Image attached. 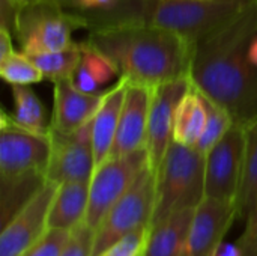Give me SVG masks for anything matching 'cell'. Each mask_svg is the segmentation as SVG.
Returning <instances> with one entry per match:
<instances>
[{
	"instance_id": "cell-1",
	"label": "cell",
	"mask_w": 257,
	"mask_h": 256,
	"mask_svg": "<svg viewBox=\"0 0 257 256\" xmlns=\"http://www.w3.org/2000/svg\"><path fill=\"white\" fill-rule=\"evenodd\" d=\"M256 35L257 6L248 0L235 18L196 42L190 72L191 83L241 125L257 118V66L248 57Z\"/></svg>"
},
{
	"instance_id": "cell-2",
	"label": "cell",
	"mask_w": 257,
	"mask_h": 256,
	"mask_svg": "<svg viewBox=\"0 0 257 256\" xmlns=\"http://www.w3.org/2000/svg\"><path fill=\"white\" fill-rule=\"evenodd\" d=\"M86 41L113 60L119 75L148 86L190 77L196 47L176 32L148 26L90 30Z\"/></svg>"
},
{
	"instance_id": "cell-3",
	"label": "cell",
	"mask_w": 257,
	"mask_h": 256,
	"mask_svg": "<svg viewBox=\"0 0 257 256\" xmlns=\"http://www.w3.org/2000/svg\"><path fill=\"white\" fill-rule=\"evenodd\" d=\"M248 0H114L98 9H78L87 30L148 26L176 32L193 42L209 36L235 18Z\"/></svg>"
},
{
	"instance_id": "cell-4",
	"label": "cell",
	"mask_w": 257,
	"mask_h": 256,
	"mask_svg": "<svg viewBox=\"0 0 257 256\" xmlns=\"http://www.w3.org/2000/svg\"><path fill=\"white\" fill-rule=\"evenodd\" d=\"M205 154L173 140L157 169V205L151 226L176 211L196 208L205 199Z\"/></svg>"
},
{
	"instance_id": "cell-5",
	"label": "cell",
	"mask_w": 257,
	"mask_h": 256,
	"mask_svg": "<svg viewBox=\"0 0 257 256\" xmlns=\"http://www.w3.org/2000/svg\"><path fill=\"white\" fill-rule=\"evenodd\" d=\"M77 29H87L81 12L53 3L17 8L11 20V30L21 51L29 56L71 45L72 33Z\"/></svg>"
},
{
	"instance_id": "cell-6",
	"label": "cell",
	"mask_w": 257,
	"mask_h": 256,
	"mask_svg": "<svg viewBox=\"0 0 257 256\" xmlns=\"http://www.w3.org/2000/svg\"><path fill=\"white\" fill-rule=\"evenodd\" d=\"M157 205V170L148 164L128 192L111 207L95 232L93 256H99L126 234L151 228Z\"/></svg>"
},
{
	"instance_id": "cell-7",
	"label": "cell",
	"mask_w": 257,
	"mask_h": 256,
	"mask_svg": "<svg viewBox=\"0 0 257 256\" xmlns=\"http://www.w3.org/2000/svg\"><path fill=\"white\" fill-rule=\"evenodd\" d=\"M148 164L149 154L143 148L120 157H108L96 166L89 183V205L84 223L96 231L111 207L128 192Z\"/></svg>"
},
{
	"instance_id": "cell-8",
	"label": "cell",
	"mask_w": 257,
	"mask_h": 256,
	"mask_svg": "<svg viewBox=\"0 0 257 256\" xmlns=\"http://www.w3.org/2000/svg\"><path fill=\"white\" fill-rule=\"evenodd\" d=\"M51 154L48 134H36L17 125L11 113L0 112V175L14 181L29 175H44Z\"/></svg>"
},
{
	"instance_id": "cell-9",
	"label": "cell",
	"mask_w": 257,
	"mask_h": 256,
	"mask_svg": "<svg viewBox=\"0 0 257 256\" xmlns=\"http://www.w3.org/2000/svg\"><path fill=\"white\" fill-rule=\"evenodd\" d=\"M244 125L233 124L205 155V198L230 201L236 204L244 170Z\"/></svg>"
},
{
	"instance_id": "cell-10",
	"label": "cell",
	"mask_w": 257,
	"mask_h": 256,
	"mask_svg": "<svg viewBox=\"0 0 257 256\" xmlns=\"http://www.w3.org/2000/svg\"><path fill=\"white\" fill-rule=\"evenodd\" d=\"M50 140L51 154L45 169V180L57 186L72 181L90 183L95 170L92 121L71 134L51 128Z\"/></svg>"
},
{
	"instance_id": "cell-11",
	"label": "cell",
	"mask_w": 257,
	"mask_h": 256,
	"mask_svg": "<svg viewBox=\"0 0 257 256\" xmlns=\"http://www.w3.org/2000/svg\"><path fill=\"white\" fill-rule=\"evenodd\" d=\"M57 184L47 181L2 228L0 256H21L48 229V216Z\"/></svg>"
},
{
	"instance_id": "cell-12",
	"label": "cell",
	"mask_w": 257,
	"mask_h": 256,
	"mask_svg": "<svg viewBox=\"0 0 257 256\" xmlns=\"http://www.w3.org/2000/svg\"><path fill=\"white\" fill-rule=\"evenodd\" d=\"M190 83V77H185L161 83L154 89L148 121L146 149L149 154V164L155 170L175 140L176 110L181 100L188 92Z\"/></svg>"
},
{
	"instance_id": "cell-13",
	"label": "cell",
	"mask_w": 257,
	"mask_h": 256,
	"mask_svg": "<svg viewBox=\"0 0 257 256\" xmlns=\"http://www.w3.org/2000/svg\"><path fill=\"white\" fill-rule=\"evenodd\" d=\"M235 219V202L205 198L194 210L185 256H214Z\"/></svg>"
},
{
	"instance_id": "cell-14",
	"label": "cell",
	"mask_w": 257,
	"mask_h": 256,
	"mask_svg": "<svg viewBox=\"0 0 257 256\" xmlns=\"http://www.w3.org/2000/svg\"><path fill=\"white\" fill-rule=\"evenodd\" d=\"M155 86L130 80L114 143L108 157H120L146 148L148 121Z\"/></svg>"
},
{
	"instance_id": "cell-15",
	"label": "cell",
	"mask_w": 257,
	"mask_h": 256,
	"mask_svg": "<svg viewBox=\"0 0 257 256\" xmlns=\"http://www.w3.org/2000/svg\"><path fill=\"white\" fill-rule=\"evenodd\" d=\"M54 84V103L51 115V128L71 134L89 124L96 115L104 92L87 94L74 86L71 80H57Z\"/></svg>"
},
{
	"instance_id": "cell-16",
	"label": "cell",
	"mask_w": 257,
	"mask_h": 256,
	"mask_svg": "<svg viewBox=\"0 0 257 256\" xmlns=\"http://www.w3.org/2000/svg\"><path fill=\"white\" fill-rule=\"evenodd\" d=\"M128 84H130V78L120 75L117 81L108 91L104 92L102 103L92 119V143L95 152V167L99 166L104 160H107L111 152Z\"/></svg>"
},
{
	"instance_id": "cell-17",
	"label": "cell",
	"mask_w": 257,
	"mask_h": 256,
	"mask_svg": "<svg viewBox=\"0 0 257 256\" xmlns=\"http://www.w3.org/2000/svg\"><path fill=\"white\" fill-rule=\"evenodd\" d=\"M194 210L176 211L151 226L145 256H185Z\"/></svg>"
},
{
	"instance_id": "cell-18",
	"label": "cell",
	"mask_w": 257,
	"mask_h": 256,
	"mask_svg": "<svg viewBox=\"0 0 257 256\" xmlns=\"http://www.w3.org/2000/svg\"><path fill=\"white\" fill-rule=\"evenodd\" d=\"M89 205V183L72 181L57 187L48 216V228L72 231L84 222Z\"/></svg>"
},
{
	"instance_id": "cell-19",
	"label": "cell",
	"mask_w": 257,
	"mask_h": 256,
	"mask_svg": "<svg viewBox=\"0 0 257 256\" xmlns=\"http://www.w3.org/2000/svg\"><path fill=\"white\" fill-rule=\"evenodd\" d=\"M191 81V80H190ZM208 118L203 94L190 83L188 92L181 100L175 118V142L194 148L200 139Z\"/></svg>"
},
{
	"instance_id": "cell-20",
	"label": "cell",
	"mask_w": 257,
	"mask_h": 256,
	"mask_svg": "<svg viewBox=\"0 0 257 256\" xmlns=\"http://www.w3.org/2000/svg\"><path fill=\"white\" fill-rule=\"evenodd\" d=\"M245 154L241 187L236 198L238 219L247 220L257 204V118L244 125Z\"/></svg>"
},
{
	"instance_id": "cell-21",
	"label": "cell",
	"mask_w": 257,
	"mask_h": 256,
	"mask_svg": "<svg viewBox=\"0 0 257 256\" xmlns=\"http://www.w3.org/2000/svg\"><path fill=\"white\" fill-rule=\"evenodd\" d=\"M11 92L14 97V113H11L12 121L32 133L48 134L51 122H48L45 106L30 84H12Z\"/></svg>"
},
{
	"instance_id": "cell-22",
	"label": "cell",
	"mask_w": 257,
	"mask_h": 256,
	"mask_svg": "<svg viewBox=\"0 0 257 256\" xmlns=\"http://www.w3.org/2000/svg\"><path fill=\"white\" fill-rule=\"evenodd\" d=\"M81 56L83 44L72 42L62 50L30 54V59L41 69L44 78H48L54 83L57 80H71L81 62Z\"/></svg>"
},
{
	"instance_id": "cell-23",
	"label": "cell",
	"mask_w": 257,
	"mask_h": 256,
	"mask_svg": "<svg viewBox=\"0 0 257 256\" xmlns=\"http://www.w3.org/2000/svg\"><path fill=\"white\" fill-rule=\"evenodd\" d=\"M0 75L12 84H35L44 78L41 69L35 65L29 54L23 51H12L0 59Z\"/></svg>"
},
{
	"instance_id": "cell-24",
	"label": "cell",
	"mask_w": 257,
	"mask_h": 256,
	"mask_svg": "<svg viewBox=\"0 0 257 256\" xmlns=\"http://www.w3.org/2000/svg\"><path fill=\"white\" fill-rule=\"evenodd\" d=\"M203 97H205V103H206V109H208V118H206L203 133L194 148L206 155V152L227 133V130L235 122H233L232 116L227 113V110H224L220 104H217L208 95L203 94Z\"/></svg>"
},
{
	"instance_id": "cell-25",
	"label": "cell",
	"mask_w": 257,
	"mask_h": 256,
	"mask_svg": "<svg viewBox=\"0 0 257 256\" xmlns=\"http://www.w3.org/2000/svg\"><path fill=\"white\" fill-rule=\"evenodd\" d=\"M81 44H83V56H81L80 66L96 81L99 88L110 83L113 78L120 77L116 65L107 54H104L101 50H98L87 41Z\"/></svg>"
},
{
	"instance_id": "cell-26",
	"label": "cell",
	"mask_w": 257,
	"mask_h": 256,
	"mask_svg": "<svg viewBox=\"0 0 257 256\" xmlns=\"http://www.w3.org/2000/svg\"><path fill=\"white\" fill-rule=\"evenodd\" d=\"M71 232L72 231L68 229L48 228L44 235L21 256H60L71 238Z\"/></svg>"
},
{
	"instance_id": "cell-27",
	"label": "cell",
	"mask_w": 257,
	"mask_h": 256,
	"mask_svg": "<svg viewBox=\"0 0 257 256\" xmlns=\"http://www.w3.org/2000/svg\"><path fill=\"white\" fill-rule=\"evenodd\" d=\"M151 228H142L133 231L111 244L99 256H145Z\"/></svg>"
},
{
	"instance_id": "cell-28",
	"label": "cell",
	"mask_w": 257,
	"mask_h": 256,
	"mask_svg": "<svg viewBox=\"0 0 257 256\" xmlns=\"http://www.w3.org/2000/svg\"><path fill=\"white\" fill-rule=\"evenodd\" d=\"M95 229L81 222L71 232V238L60 256H93Z\"/></svg>"
},
{
	"instance_id": "cell-29",
	"label": "cell",
	"mask_w": 257,
	"mask_h": 256,
	"mask_svg": "<svg viewBox=\"0 0 257 256\" xmlns=\"http://www.w3.org/2000/svg\"><path fill=\"white\" fill-rule=\"evenodd\" d=\"M245 222V229L236 243L241 256H257V204Z\"/></svg>"
},
{
	"instance_id": "cell-30",
	"label": "cell",
	"mask_w": 257,
	"mask_h": 256,
	"mask_svg": "<svg viewBox=\"0 0 257 256\" xmlns=\"http://www.w3.org/2000/svg\"><path fill=\"white\" fill-rule=\"evenodd\" d=\"M36 3H53V5H59L66 9H72V11L80 9L78 0H2V5L9 8L12 11V14L17 8L27 6V5H36Z\"/></svg>"
},
{
	"instance_id": "cell-31",
	"label": "cell",
	"mask_w": 257,
	"mask_h": 256,
	"mask_svg": "<svg viewBox=\"0 0 257 256\" xmlns=\"http://www.w3.org/2000/svg\"><path fill=\"white\" fill-rule=\"evenodd\" d=\"M214 256H241V249L238 243H221L215 250Z\"/></svg>"
},
{
	"instance_id": "cell-32",
	"label": "cell",
	"mask_w": 257,
	"mask_h": 256,
	"mask_svg": "<svg viewBox=\"0 0 257 256\" xmlns=\"http://www.w3.org/2000/svg\"><path fill=\"white\" fill-rule=\"evenodd\" d=\"M114 0H78L80 9H98L111 5Z\"/></svg>"
},
{
	"instance_id": "cell-33",
	"label": "cell",
	"mask_w": 257,
	"mask_h": 256,
	"mask_svg": "<svg viewBox=\"0 0 257 256\" xmlns=\"http://www.w3.org/2000/svg\"><path fill=\"white\" fill-rule=\"evenodd\" d=\"M248 57H250V60L253 62V65H256L257 66V35L253 38V41H251V44H250Z\"/></svg>"
},
{
	"instance_id": "cell-34",
	"label": "cell",
	"mask_w": 257,
	"mask_h": 256,
	"mask_svg": "<svg viewBox=\"0 0 257 256\" xmlns=\"http://www.w3.org/2000/svg\"><path fill=\"white\" fill-rule=\"evenodd\" d=\"M212 2H229V0H212Z\"/></svg>"
},
{
	"instance_id": "cell-35",
	"label": "cell",
	"mask_w": 257,
	"mask_h": 256,
	"mask_svg": "<svg viewBox=\"0 0 257 256\" xmlns=\"http://www.w3.org/2000/svg\"><path fill=\"white\" fill-rule=\"evenodd\" d=\"M254 3H256V6H257V0H254Z\"/></svg>"
}]
</instances>
